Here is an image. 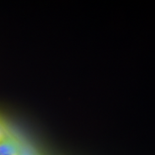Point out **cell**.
Here are the masks:
<instances>
[{
	"instance_id": "obj_1",
	"label": "cell",
	"mask_w": 155,
	"mask_h": 155,
	"mask_svg": "<svg viewBox=\"0 0 155 155\" xmlns=\"http://www.w3.org/2000/svg\"><path fill=\"white\" fill-rule=\"evenodd\" d=\"M17 141L12 137L0 143V155H19Z\"/></svg>"
},
{
	"instance_id": "obj_2",
	"label": "cell",
	"mask_w": 155,
	"mask_h": 155,
	"mask_svg": "<svg viewBox=\"0 0 155 155\" xmlns=\"http://www.w3.org/2000/svg\"><path fill=\"white\" fill-rule=\"evenodd\" d=\"M12 135L7 129V126L0 118V143L11 137Z\"/></svg>"
}]
</instances>
